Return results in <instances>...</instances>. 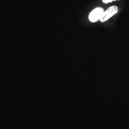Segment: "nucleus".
<instances>
[{"label": "nucleus", "instance_id": "3", "mask_svg": "<svg viewBox=\"0 0 129 129\" xmlns=\"http://www.w3.org/2000/svg\"><path fill=\"white\" fill-rule=\"evenodd\" d=\"M116 1H120V0H102V2L104 4H109Z\"/></svg>", "mask_w": 129, "mask_h": 129}, {"label": "nucleus", "instance_id": "2", "mask_svg": "<svg viewBox=\"0 0 129 129\" xmlns=\"http://www.w3.org/2000/svg\"><path fill=\"white\" fill-rule=\"evenodd\" d=\"M104 11L102 7H97L92 10L88 15V19L91 23H96L102 18Z\"/></svg>", "mask_w": 129, "mask_h": 129}, {"label": "nucleus", "instance_id": "1", "mask_svg": "<svg viewBox=\"0 0 129 129\" xmlns=\"http://www.w3.org/2000/svg\"><path fill=\"white\" fill-rule=\"evenodd\" d=\"M119 11V8L116 5H113L108 8L102 14V18L100 19V21L102 23L105 22L108 20L113 16Z\"/></svg>", "mask_w": 129, "mask_h": 129}]
</instances>
